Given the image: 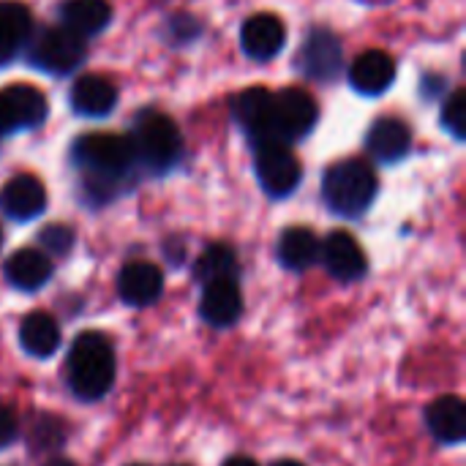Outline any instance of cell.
I'll return each mask as SVG.
<instances>
[{"mask_svg":"<svg viewBox=\"0 0 466 466\" xmlns=\"http://www.w3.org/2000/svg\"><path fill=\"white\" fill-rule=\"evenodd\" d=\"M270 106H273V93L265 87H248L232 101V112L238 123L254 137V142L270 139Z\"/></svg>","mask_w":466,"mask_h":466,"instance_id":"16","label":"cell"},{"mask_svg":"<svg viewBox=\"0 0 466 466\" xmlns=\"http://www.w3.org/2000/svg\"><path fill=\"white\" fill-rule=\"evenodd\" d=\"M243 311V298L240 289L235 284V279H218L205 284L202 292V303H199V314L208 325L213 328H229L238 322Z\"/></svg>","mask_w":466,"mask_h":466,"instance_id":"13","label":"cell"},{"mask_svg":"<svg viewBox=\"0 0 466 466\" xmlns=\"http://www.w3.org/2000/svg\"><path fill=\"white\" fill-rule=\"evenodd\" d=\"M19 344L33 358H49L60 347V328L55 317L44 311H33L19 325Z\"/></svg>","mask_w":466,"mask_h":466,"instance_id":"21","label":"cell"},{"mask_svg":"<svg viewBox=\"0 0 466 466\" xmlns=\"http://www.w3.org/2000/svg\"><path fill=\"white\" fill-rule=\"evenodd\" d=\"M319 259V240L306 227H292L279 240V262L287 270H306Z\"/></svg>","mask_w":466,"mask_h":466,"instance_id":"23","label":"cell"},{"mask_svg":"<svg viewBox=\"0 0 466 466\" xmlns=\"http://www.w3.org/2000/svg\"><path fill=\"white\" fill-rule=\"evenodd\" d=\"M38 240H41V246H44L49 254L63 257V254H68L71 246H74V232H71L68 227H63V224H52V227H46V229L38 235Z\"/></svg>","mask_w":466,"mask_h":466,"instance_id":"27","label":"cell"},{"mask_svg":"<svg viewBox=\"0 0 466 466\" xmlns=\"http://www.w3.org/2000/svg\"><path fill=\"white\" fill-rule=\"evenodd\" d=\"M254 167H257L259 186H262V191L268 197L292 194L300 186V177H303V167H300L298 156L289 150V145H284L279 139L257 142Z\"/></svg>","mask_w":466,"mask_h":466,"instance_id":"5","label":"cell"},{"mask_svg":"<svg viewBox=\"0 0 466 466\" xmlns=\"http://www.w3.org/2000/svg\"><path fill=\"white\" fill-rule=\"evenodd\" d=\"M442 123H445V128H448L453 137L464 139L466 137V93L464 90H456V93L448 98L445 112H442Z\"/></svg>","mask_w":466,"mask_h":466,"instance_id":"26","label":"cell"},{"mask_svg":"<svg viewBox=\"0 0 466 466\" xmlns=\"http://www.w3.org/2000/svg\"><path fill=\"white\" fill-rule=\"evenodd\" d=\"M30 60H33V66H38L49 74H71L85 60V38L66 30L63 25L49 27L33 41Z\"/></svg>","mask_w":466,"mask_h":466,"instance_id":"7","label":"cell"},{"mask_svg":"<svg viewBox=\"0 0 466 466\" xmlns=\"http://www.w3.org/2000/svg\"><path fill=\"white\" fill-rule=\"evenodd\" d=\"M19 434V420L11 410L0 407V448H8Z\"/></svg>","mask_w":466,"mask_h":466,"instance_id":"28","label":"cell"},{"mask_svg":"<svg viewBox=\"0 0 466 466\" xmlns=\"http://www.w3.org/2000/svg\"><path fill=\"white\" fill-rule=\"evenodd\" d=\"M235 273H238V259L229 246H210L194 268V276L202 284H210L218 279H235Z\"/></svg>","mask_w":466,"mask_h":466,"instance_id":"25","label":"cell"},{"mask_svg":"<svg viewBox=\"0 0 466 466\" xmlns=\"http://www.w3.org/2000/svg\"><path fill=\"white\" fill-rule=\"evenodd\" d=\"M3 96H5V101L11 106L16 128H35V126L44 123V117H46V98H44L41 90L16 82V85H8L3 90Z\"/></svg>","mask_w":466,"mask_h":466,"instance_id":"24","label":"cell"},{"mask_svg":"<svg viewBox=\"0 0 466 466\" xmlns=\"http://www.w3.org/2000/svg\"><path fill=\"white\" fill-rule=\"evenodd\" d=\"M164 292V276L153 262H128L117 276V295L134 309L156 303Z\"/></svg>","mask_w":466,"mask_h":466,"instance_id":"10","label":"cell"},{"mask_svg":"<svg viewBox=\"0 0 466 466\" xmlns=\"http://www.w3.org/2000/svg\"><path fill=\"white\" fill-rule=\"evenodd\" d=\"M366 147L369 153L382 161V164H396L401 161L410 147H412V131L404 120L399 117H382L371 126L369 137H366Z\"/></svg>","mask_w":466,"mask_h":466,"instance_id":"15","label":"cell"},{"mask_svg":"<svg viewBox=\"0 0 466 466\" xmlns=\"http://www.w3.org/2000/svg\"><path fill=\"white\" fill-rule=\"evenodd\" d=\"M319 117L317 101L300 90V87H284L281 93H273L270 106V139H279L284 145L303 139Z\"/></svg>","mask_w":466,"mask_h":466,"instance_id":"6","label":"cell"},{"mask_svg":"<svg viewBox=\"0 0 466 466\" xmlns=\"http://www.w3.org/2000/svg\"><path fill=\"white\" fill-rule=\"evenodd\" d=\"M319 259L328 273L339 281H355L366 273V254L358 240L347 232H333L319 246Z\"/></svg>","mask_w":466,"mask_h":466,"instance_id":"11","label":"cell"},{"mask_svg":"<svg viewBox=\"0 0 466 466\" xmlns=\"http://www.w3.org/2000/svg\"><path fill=\"white\" fill-rule=\"evenodd\" d=\"M49 276H52V262H49V257L44 251H35V248H19L5 262L8 284L22 289V292L41 289L49 281Z\"/></svg>","mask_w":466,"mask_h":466,"instance_id":"19","label":"cell"},{"mask_svg":"<svg viewBox=\"0 0 466 466\" xmlns=\"http://www.w3.org/2000/svg\"><path fill=\"white\" fill-rule=\"evenodd\" d=\"M284 25L273 14H254L243 22L240 27V44L243 52L254 60H270L281 52L284 46Z\"/></svg>","mask_w":466,"mask_h":466,"instance_id":"12","label":"cell"},{"mask_svg":"<svg viewBox=\"0 0 466 466\" xmlns=\"http://www.w3.org/2000/svg\"><path fill=\"white\" fill-rule=\"evenodd\" d=\"M30 38V11L22 3L0 0V63H8Z\"/></svg>","mask_w":466,"mask_h":466,"instance_id":"22","label":"cell"},{"mask_svg":"<svg viewBox=\"0 0 466 466\" xmlns=\"http://www.w3.org/2000/svg\"><path fill=\"white\" fill-rule=\"evenodd\" d=\"M224 466H259L257 461H251V459H246V456H235V459H229Z\"/></svg>","mask_w":466,"mask_h":466,"instance_id":"30","label":"cell"},{"mask_svg":"<svg viewBox=\"0 0 466 466\" xmlns=\"http://www.w3.org/2000/svg\"><path fill=\"white\" fill-rule=\"evenodd\" d=\"M112 8L106 0H66L60 5V25L79 38L96 35L109 25Z\"/></svg>","mask_w":466,"mask_h":466,"instance_id":"20","label":"cell"},{"mask_svg":"<svg viewBox=\"0 0 466 466\" xmlns=\"http://www.w3.org/2000/svg\"><path fill=\"white\" fill-rule=\"evenodd\" d=\"M128 142L134 150V161L147 167L150 172H167L180 161L183 153V139L175 120H169L161 112L139 115Z\"/></svg>","mask_w":466,"mask_h":466,"instance_id":"4","label":"cell"},{"mask_svg":"<svg viewBox=\"0 0 466 466\" xmlns=\"http://www.w3.org/2000/svg\"><path fill=\"white\" fill-rule=\"evenodd\" d=\"M131 466H139V464H131Z\"/></svg>","mask_w":466,"mask_h":466,"instance_id":"33","label":"cell"},{"mask_svg":"<svg viewBox=\"0 0 466 466\" xmlns=\"http://www.w3.org/2000/svg\"><path fill=\"white\" fill-rule=\"evenodd\" d=\"M11 131H16V123H14L11 106H8V101H5V96L0 90V134H11Z\"/></svg>","mask_w":466,"mask_h":466,"instance_id":"29","label":"cell"},{"mask_svg":"<svg viewBox=\"0 0 466 466\" xmlns=\"http://www.w3.org/2000/svg\"><path fill=\"white\" fill-rule=\"evenodd\" d=\"M115 382V352L101 333H82L68 350V385L76 399L98 401Z\"/></svg>","mask_w":466,"mask_h":466,"instance_id":"2","label":"cell"},{"mask_svg":"<svg viewBox=\"0 0 466 466\" xmlns=\"http://www.w3.org/2000/svg\"><path fill=\"white\" fill-rule=\"evenodd\" d=\"M429 431L442 445H459L466 437V407L459 396L437 399L426 412Z\"/></svg>","mask_w":466,"mask_h":466,"instance_id":"18","label":"cell"},{"mask_svg":"<svg viewBox=\"0 0 466 466\" xmlns=\"http://www.w3.org/2000/svg\"><path fill=\"white\" fill-rule=\"evenodd\" d=\"M46 466H76V464H71V461H66V459H55V461H49Z\"/></svg>","mask_w":466,"mask_h":466,"instance_id":"31","label":"cell"},{"mask_svg":"<svg viewBox=\"0 0 466 466\" xmlns=\"http://www.w3.org/2000/svg\"><path fill=\"white\" fill-rule=\"evenodd\" d=\"M298 63L309 79H317V82L336 79V74L341 68V44H339L336 33H330L328 27H314L303 41Z\"/></svg>","mask_w":466,"mask_h":466,"instance_id":"8","label":"cell"},{"mask_svg":"<svg viewBox=\"0 0 466 466\" xmlns=\"http://www.w3.org/2000/svg\"><path fill=\"white\" fill-rule=\"evenodd\" d=\"M0 208L14 221H30L46 210V188L35 175H16L0 191Z\"/></svg>","mask_w":466,"mask_h":466,"instance_id":"9","label":"cell"},{"mask_svg":"<svg viewBox=\"0 0 466 466\" xmlns=\"http://www.w3.org/2000/svg\"><path fill=\"white\" fill-rule=\"evenodd\" d=\"M273 466H303L300 461H292V459H284V461H276Z\"/></svg>","mask_w":466,"mask_h":466,"instance_id":"32","label":"cell"},{"mask_svg":"<svg viewBox=\"0 0 466 466\" xmlns=\"http://www.w3.org/2000/svg\"><path fill=\"white\" fill-rule=\"evenodd\" d=\"M393 79H396V60L382 49H369L350 66V85L366 96L385 93L393 85Z\"/></svg>","mask_w":466,"mask_h":466,"instance_id":"14","label":"cell"},{"mask_svg":"<svg viewBox=\"0 0 466 466\" xmlns=\"http://www.w3.org/2000/svg\"><path fill=\"white\" fill-rule=\"evenodd\" d=\"M71 153L85 172L87 197L96 202L112 199L117 194V183L137 164L128 137L117 134H85L74 142Z\"/></svg>","mask_w":466,"mask_h":466,"instance_id":"1","label":"cell"},{"mask_svg":"<svg viewBox=\"0 0 466 466\" xmlns=\"http://www.w3.org/2000/svg\"><path fill=\"white\" fill-rule=\"evenodd\" d=\"M115 101H117V87L109 79L96 76V74L79 76L71 87V106H74V112H79L85 117L109 115Z\"/></svg>","mask_w":466,"mask_h":466,"instance_id":"17","label":"cell"},{"mask_svg":"<svg viewBox=\"0 0 466 466\" xmlns=\"http://www.w3.org/2000/svg\"><path fill=\"white\" fill-rule=\"evenodd\" d=\"M322 197L328 208L344 218L363 216L377 197V175L360 158H344L328 167L322 180Z\"/></svg>","mask_w":466,"mask_h":466,"instance_id":"3","label":"cell"}]
</instances>
